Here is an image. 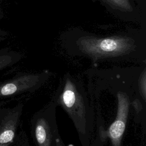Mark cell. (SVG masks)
<instances>
[{"instance_id": "obj_1", "label": "cell", "mask_w": 146, "mask_h": 146, "mask_svg": "<svg viewBox=\"0 0 146 146\" xmlns=\"http://www.w3.org/2000/svg\"><path fill=\"white\" fill-rule=\"evenodd\" d=\"M51 100L72 120L82 146H90L94 130V111L81 80L66 73Z\"/></svg>"}, {"instance_id": "obj_11", "label": "cell", "mask_w": 146, "mask_h": 146, "mask_svg": "<svg viewBox=\"0 0 146 146\" xmlns=\"http://www.w3.org/2000/svg\"><path fill=\"white\" fill-rule=\"evenodd\" d=\"M9 36V33L7 31L0 28V43L5 41L7 39Z\"/></svg>"}, {"instance_id": "obj_6", "label": "cell", "mask_w": 146, "mask_h": 146, "mask_svg": "<svg viewBox=\"0 0 146 146\" xmlns=\"http://www.w3.org/2000/svg\"><path fill=\"white\" fill-rule=\"evenodd\" d=\"M23 104L0 108V146H11L18 129Z\"/></svg>"}, {"instance_id": "obj_5", "label": "cell", "mask_w": 146, "mask_h": 146, "mask_svg": "<svg viewBox=\"0 0 146 146\" xmlns=\"http://www.w3.org/2000/svg\"><path fill=\"white\" fill-rule=\"evenodd\" d=\"M51 73L44 71L39 73H22L0 84V99L39 88L48 79Z\"/></svg>"}, {"instance_id": "obj_13", "label": "cell", "mask_w": 146, "mask_h": 146, "mask_svg": "<svg viewBox=\"0 0 146 146\" xmlns=\"http://www.w3.org/2000/svg\"><path fill=\"white\" fill-rule=\"evenodd\" d=\"M55 146H65L60 136L59 135L58 136V137L56 139V143H55Z\"/></svg>"}, {"instance_id": "obj_8", "label": "cell", "mask_w": 146, "mask_h": 146, "mask_svg": "<svg viewBox=\"0 0 146 146\" xmlns=\"http://www.w3.org/2000/svg\"><path fill=\"white\" fill-rule=\"evenodd\" d=\"M113 9L124 12H129L133 10L129 0H102Z\"/></svg>"}, {"instance_id": "obj_9", "label": "cell", "mask_w": 146, "mask_h": 146, "mask_svg": "<svg viewBox=\"0 0 146 146\" xmlns=\"http://www.w3.org/2000/svg\"><path fill=\"white\" fill-rule=\"evenodd\" d=\"M137 92L140 94V96L144 103H145L146 98V74L145 68H144L141 73L140 74L137 79Z\"/></svg>"}, {"instance_id": "obj_2", "label": "cell", "mask_w": 146, "mask_h": 146, "mask_svg": "<svg viewBox=\"0 0 146 146\" xmlns=\"http://www.w3.org/2000/svg\"><path fill=\"white\" fill-rule=\"evenodd\" d=\"M79 51L93 61L123 57L135 51V40L129 37H82L77 42Z\"/></svg>"}, {"instance_id": "obj_12", "label": "cell", "mask_w": 146, "mask_h": 146, "mask_svg": "<svg viewBox=\"0 0 146 146\" xmlns=\"http://www.w3.org/2000/svg\"><path fill=\"white\" fill-rule=\"evenodd\" d=\"M5 17V13L2 6V0H0V21L3 19Z\"/></svg>"}, {"instance_id": "obj_7", "label": "cell", "mask_w": 146, "mask_h": 146, "mask_svg": "<svg viewBox=\"0 0 146 146\" xmlns=\"http://www.w3.org/2000/svg\"><path fill=\"white\" fill-rule=\"evenodd\" d=\"M21 59V55L9 48L0 50V71L12 66Z\"/></svg>"}, {"instance_id": "obj_4", "label": "cell", "mask_w": 146, "mask_h": 146, "mask_svg": "<svg viewBox=\"0 0 146 146\" xmlns=\"http://www.w3.org/2000/svg\"><path fill=\"white\" fill-rule=\"evenodd\" d=\"M117 99V111L115 120L108 129L104 130L100 127L98 130L100 139H110L112 146H121L123 135L127 124L130 106L132 104L131 96L124 90L119 89L116 92Z\"/></svg>"}, {"instance_id": "obj_10", "label": "cell", "mask_w": 146, "mask_h": 146, "mask_svg": "<svg viewBox=\"0 0 146 146\" xmlns=\"http://www.w3.org/2000/svg\"><path fill=\"white\" fill-rule=\"evenodd\" d=\"M11 146H30L28 137L26 132L22 130L19 131Z\"/></svg>"}, {"instance_id": "obj_3", "label": "cell", "mask_w": 146, "mask_h": 146, "mask_svg": "<svg viewBox=\"0 0 146 146\" xmlns=\"http://www.w3.org/2000/svg\"><path fill=\"white\" fill-rule=\"evenodd\" d=\"M56 107L51 100L33 115L30 131L35 146L55 145L60 135L56 119Z\"/></svg>"}]
</instances>
